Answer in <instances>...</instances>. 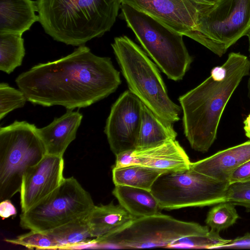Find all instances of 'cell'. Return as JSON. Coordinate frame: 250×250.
Segmentation results:
<instances>
[{"mask_svg":"<svg viewBox=\"0 0 250 250\" xmlns=\"http://www.w3.org/2000/svg\"><path fill=\"white\" fill-rule=\"evenodd\" d=\"M83 117L79 111L67 109L65 114L55 118L47 126L37 128L46 154L63 156L69 144L75 139Z\"/></svg>","mask_w":250,"mask_h":250,"instance_id":"cell-16","label":"cell"},{"mask_svg":"<svg viewBox=\"0 0 250 250\" xmlns=\"http://www.w3.org/2000/svg\"><path fill=\"white\" fill-rule=\"evenodd\" d=\"M211 0V1H213V2H215L217 0Z\"/></svg>","mask_w":250,"mask_h":250,"instance_id":"cell-33","label":"cell"},{"mask_svg":"<svg viewBox=\"0 0 250 250\" xmlns=\"http://www.w3.org/2000/svg\"><path fill=\"white\" fill-rule=\"evenodd\" d=\"M121 16L159 68L168 79L182 80L193 61L183 36L127 4L121 3Z\"/></svg>","mask_w":250,"mask_h":250,"instance_id":"cell-5","label":"cell"},{"mask_svg":"<svg viewBox=\"0 0 250 250\" xmlns=\"http://www.w3.org/2000/svg\"><path fill=\"white\" fill-rule=\"evenodd\" d=\"M116 156L114 167L138 165L165 172L188 169L191 163L184 149L176 140H169L152 147L136 148Z\"/></svg>","mask_w":250,"mask_h":250,"instance_id":"cell-14","label":"cell"},{"mask_svg":"<svg viewBox=\"0 0 250 250\" xmlns=\"http://www.w3.org/2000/svg\"><path fill=\"white\" fill-rule=\"evenodd\" d=\"M162 170L146 167L131 165L112 169V179L115 185L129 186L150 191Z\"/></svg>","mask_w":250,"mask_h":250,"instance_id":"cell-22","label":"cell"},{"mask_svg":"<svg viewBox=\"0 0 250 250\" xmlns=\"http://www.w3.org/2000/svg\"><path fill=\"white\" fill-rule=\"evenodd\" d=\"M63 156L46 154L22 178L20 189L21 212L51 194L64 179Z\"/></svg>","mask_w":250,"mask_h":250,"instance_id":"cell-13","label":"cell"},{"mask_svg":"<svg viewBox=\"0 0 250 250\" xmlns=\"http://www.w3.org/2000/svg\"><path fill=\"white\" fill-rule=\"evenodd\" d=\"M38 21L54 40L81 46L110 31L120 0H37Z\"/></svg>","mask_w":250,"mask_h":250,"instance_id":"cell-3","label":"cell"},{"mask_svg":"<svg viewBox=\"0 0 250 250\" xmlns=\"http://www.w3.org/2000/svg\"><path fill=\"white\" fill-rule=\"evenodd\" d=\"M226 202L244 207L250 211V181L229 184Z\"/></svg>","mask_w":250,"mask_h":250,"instance_id":"cell-28","label":"cell"},{"mask_svg":"<svg viewBox=\"0 0 250 250\" xmlns=\"http://www.w3.org/2000/svg\"><path fill=\"white\" fill-rule=\"evenodd\" d=\"M112 194L119 204L131 215L140 217L159 212L158 202L150 191L129 186L115 185Z\"/></svg>","mask_w":250,"mask_h":250,"instance_id":"cell-20","label":"cell"},{"mask_svg":"<svg viewBox=\"0 0 250 250\" xmlns=\"http://www.w3.org/2000/svg\"><path fill=\"white\" fill-rule=\"evenodd\" d=\"M142 102L129 89L111 106L104 132L111 150L116 156L136 148Z\"/></svg>","mask_w":250,"mask_h":250,"instance_id":"cell-12","label":"cell"},{"mask_svg":"<svg viewBox=\"0 0 250 250\" xmlns=\"http://www.w3.org/2000/svg\"><path fill=\"white\" fill-rule=\"evenodd\" d=\"M129 90L156 115L172 123L180 120L181 106L173 103L156 65L126 36L111 44Z\"/></svg>","mask_w":250,"mask_h":250,"instance_id":"cell-4","label":"cell"},{"mask_svg":"<svg viewBox=\"0 0 250 250\" xmlns=\"http://www.w3.org/2000/svg\"><path fill=\"white\" fill-rule=\"evenodd\" d=\"M159 21L172 30L201 44L215 54L222 56L225 47L202 34L199 24L214 5L209 0H120Z\"/></svg>","mask_w":250,"mask_h":250,"instance_id":"cell-10","label":"cell"},{"mask_svg":"<svg viewBox=\"0 0 250 250\" xmlns=\"http://www.w3.org/2000/svg\"><path fill=\"white\" fill-rule=\"evenodd\" d=\"M199 30L228 49L250 30V0H217L201 19Z\"/></svg>","mask_w":250,"mask_h":250,"instance_id":"cell-11","label":"cell"},{"mask_svg":"<svg viewBox=\"0 0 250 250\" xmlns=\"http://www.w3.org/2000/svg\"><path fill=\"white\" fill-rule=\"evenodd\" d=\"M209 230L208 226L159 213L136 217L116 230L94 239L93 242L94 246L115 249L168 248L177 240L206 235Z\"/></svg>","mask_w":250,"mask_h":250,"instance_id":"cell-6","label":"cell"},{"mask_svg":"<svg viewBox=\"0 0 250 250\" xmlns=\"http://www.w3.org/2000/svg\"><path fill=\"white\" fill-rule=\"evenodd\" d=\"M15 82L33 104L73 110L107 97L121 79L110 58L98 56L83 45L58 60L34 65Z\"/></svg>","mask_w":250,"mask_h":250,"instance_id":"cell-1","label":"cell"},{"mask_svg":"<svg viewBox=\"0 0 250 250\" xmlns=\"http://www.w3.org/2000/svg\"><path fill=\"white\" fill-rule=\"evenodd\" d=\"M36 1L0 0V33L22 34L38 21Z\"/></svg>","mask_w":250,"mask_h":250,"instance_id":"cell-17","label":"cell"},{"mask_svg":"<svg viewBox=\"0 0 250 250\" xmlns=\"http://www.w3.org/2000/svg\"><path fill=\"white\" fill-rule=\"evenodd\" d=\"M37 127L15 121L0 128V200L20 192L23 176L46 154Z\"/></svg>","mask_w":250,"mask_h":250,"instance_id":"cell-7","label":"cell"},{"mask_svg":"<svg viewBox=\"0 0 250 250\" xmlns=\"http://www.w3.org/2000/svg\"><path fill=\"white\" fill-rule=\"evenodd\" d=\"M17 214V209L10 200L1 201L0 203V215L3 219L7 218Z\"/></svg>","mask_w":250,"mask_h":250,"instance_id":"cell-30","label":"cell"},{"mask_svg":"<svg viewBox=\"0 0 250 250\" xmlns=\"http://www.w3.org/2000/svg\"><path fill=\"white\" fill-rule=\"evenodd\" d=\"M87 217V216H86ZM86 217L57 227L47 232L58 244L59 249L92 246V237Z\"/></svg>","mask_w":250,"mask_h":250,"instance_id":"cell-21","label":"cell"},{"mask_svg":"<svg viewBox=\"0 0 250 250\" xmlns=\"http://www.w3.org/2000/svg\"><path fill=\"white\" fill-rule=\"evenodd\" d=\"M250 160V139L194 163L190 168L214 179L228 182L232 172Z\"/></svg>","mask_w":250,"mask_h":250,"instance_id":"cell-15","label":"cell"},{"mask_svg":"<svg viewBox=\"0 0 250 250\" xmlns=\"http://www.w3.org/2000/svg\"><path fill=\"white\" fill-rule=\"evenodd\" d=\"M234 204L221 202L213 207L208 213L205 222L211 230L219 233L234 224L239 215Z\"/></svg>","mask_w":250,"mask_h":250,"instance_id":"cell-24","label":"cell"},{"mask_svg":"<svg viewBox=\"0 0 250 250\" xmlns=\"http://www.w3.org/2000/svg\"><path fill=\"white\" fill-rule=\"evenodd\" d=\"M27 99L20 90L8 83H0V120L15 109L22 107Z\"/></svg>","mask_w":250,"mask_h":250,"instance_id":"cell-27","label":"cell"},{"mask_svg":"<svg viewBox=\"0 0 250 250\" xmlns=\"http://www.w3.org/2000/svg\"><path fill=\"white\" fill-rule=\"evenodd\" d=\"M249 40V51L250 54V30L248 32L247 35Z\"/></svg>","mask_w":250,"mask_h":250,"instance_id":"cell-32","label":"cell"},{"mask_svg":"<svg viewBox=\"0 0 250 250\" xmlns=\"http://www.w3.org/2000/svg\"><path fill=\"white\" fill-rule=\"evenodd\" d=\"M25 55L22 34L0 33V70L7 74L21 65Z\"/></svg>","mask_w":250,"mask_h":250,"instance_id":"cell-23","label":"cell"},{"mask_svg":"<svg viewBox=\"0 0 250 250\" xmlns=\"http://www.w3.org/2000/svg\"><path fill=\"white\" fill-rule=\"evenodd\" d=\"M5 241L30 249L56 250L60 248L58 244L49 234L34 230H30L14 239H6Z\"/></svg>","mask_w":250,"mask_h":250,"instance_id":"cell-26","label":"cell"},{"mask_svg":"<svg viewBox=\"0 0 250 250\" xmlns=\"http://www.w3.org/2000/svg\"><path fill=\"white\" fill-rule=\"evenodd\" d=\"M250 181V160L238 167L231 174L229 184Z\"/></svg>","mask_w":250,"mask_h":250,"instance_id":"cell-29","label":"cell"},{"mask_svg":"<svg viewBox=\"0 0 250 250\" xmlns=\"http://www.w3.org/2000/svg\"><path fill=\"white\" fill-rule=\"evenodd\" d=\"M248 89L250 98V77L248 81ZM244 129L246 136L250 139V112L244 121Z\"/></svg>","mask_w":250,"mask_h":250,"instance_id":"cell-31","label":"cell"},{"mask_svg":"<svg viewBox=\"0 0 250 250\" xmlns=\"http://www.w3.org/2000/svg\"><path fill=\"white\" fill-rule=\"evenodd\" d=\"M135 218L121 205L111 202L95 206L87 216L86 221L95 239L116 230Z\"/></svg>","mask_w":250,"mask_h":250,"instance_id":"cell-18","label":"cell"},{"mask_svg":"<svg viewBox=\"0 0 250 250\" xmlns=\"http://www.w3.org/2000/svg\"><path fill=\"white\" fill-rule=\"evenodd\" d=\"M229 184L189 168L161 174L150 191L161 209L170 210L226 202Z\"/></svg>","mask_w":250,"mask_h":250,"instance_id":"cell-8","label":"cell"},{"mask_svg":"<svg viewBox=\"0 0 250 250\" xmlns=\"http://www.w3.org/2000/svg\"><path fill=\"white\" fill-rule=\"evenodd\" d=\"M95 206L90 194L74 177L64 178L51 194L21 212L20 225L25 229L46 233L86 217Z\"/></svg>","mask_w":250,"mask_h":250,"instance_id":"cell-9","label":"cell"},{"mask_svg":"<svg viewBox=\"0 0 250 250\" xmlns=\"http://www.w3.org/2000/svg\"><path fill=\"white\" fill-rule=\"evenodd\" d=\"M250 74V59L239 52H231L202 83L179 97L184 132L192 149L203 153L208 150L216 139L228 103Z\"/></svg>","mask_w":250,"mask_h":250,"instance_id":"cell-2","label":"cell"},{"mask_svg":"<svg viewBox=\"0 0 250 250\" xmlns=\"http://www.w3.org/2000/svg\"><path fill=\"white\" fill-rule=\"evenodd\" d=\"M229 240L222 238L219 233L210 230L206 235L188 236L177 240L168 248L215 249Z\"/></svg>","mask_w":250,"mask_h":250,"instance_id":"cell-25","label":"cell"},{"mask_svg":"<svg viewBox=\"0 0 250 250\" xmlns=\"http://www.w3.org/2000/svg\"><path fill=\"white\" fill-rule=\"evenodd\" d=\"M177 136L172 123L161 118L142 103L136 148L156 146L169 140H175Z\"/></svg>","mask_w":250,"mask_h":250,"instance_id":"cell-19","label":"cell"}]
</instances>
